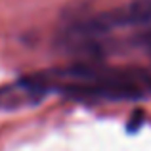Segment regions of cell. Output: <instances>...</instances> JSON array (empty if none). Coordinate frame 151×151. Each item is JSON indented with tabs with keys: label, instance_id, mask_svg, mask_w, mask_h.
Wrapping results in <instances>:
<instances>
[{
	"label": "cell",
	"instance_id": "6da1fadb",
	"mask_svg": "<svg viewBox=\"0 0 151 151\" xmlns=\"http://www.w3.org/2000/svg\"><path fill=\"white\" fill-rule=\"evenodd\" d=\"M71 82L61 90L71 98L86 101H128L145 96V81L142 75L124 69H103L92 65H77L67 71Z\"/></svg>",
	"mask_w": 151,
	"mask_h": 151
},
{
	"label": "cell",
	"instance_id": "7a4b0ae2",
	"mask_svg": "<svg viewBox=\"0 0 151 151\" xmlns=\"http://www.w3.org/2000/svg\"><path fill=\"white\" fill-rule=\"evenodd\" d=\"M113 29L119 27H140L151 23V0H132L121 8L107 12Z\"/></svg>",
	"mask_w": 151,
	"mask_h": 151
},
{
	"label": "cell",
	"instance_id": "3957f363",
	"mask_svg": "<svg viewBox=\"0 0 151 151\" xmlns=\"http://www.w3.org/2000/svg\"><path fill=\"white\" fill-rule=\"evenodd\" d=\"M142 117H144V113H142V111H136V113H134V121H130V124H128V130H132V132H136L138 130V126L142 124Z\"/></svg>",
	"mask_w": 151,
	"mask_h": 151
},
{
	"label": "cell",
	"instance_id": "277c9868",
	"mask_svg": "<svg viewBox=\"0 0 151 151\" xmlns=\"http://www.w3.org/2000/svg\"><path fill=\"white\" fill-rule=\"evenodd\" d=\"M145 46H147V52H149V55H151V33L145 37Z\"/></svg>",
	"mask_w": 151,
	"mask_h": 151
}]
</instances>
